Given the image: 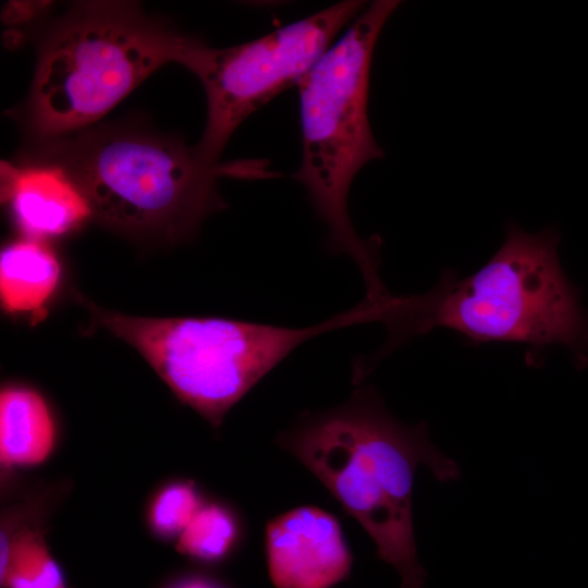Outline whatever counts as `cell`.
<instances>
[{
	"label": "cell",
	"mask_w": 588,
	"mask_h": 588,
	"mask_svg": "<svg viewBox=\"0 0 588 588\" xmlns=\"http://www.w3.org/2000/svg\"><path fill=\"white\" fill-rule=\"evenodd\" d=\"M265 548L274 588H332L351 575L353 555L339 520L317 506L270 519Z\"/></svg>",
	"instance_id": "cell-8"
},
{
	"label": "cell",
	"mask_w": 588,
	"mask_h": 588,
	"mask_svg": "<svg viewBox=\"0 0 588 588\" xmlns=\"http://www.w3.org/2000/svg\"><path fill=\"white\" fill-rule=\"evenodd\" d=\"M186 35L133 1H79L47 30L25 108L34 140L94 125L168 62Z\"/></svg>",
	"instance_id": "cell-4"
},
{
	"label": "cell",
	"mask_w": 588,
	"mask_h": 588,
	"mask_svg": "<svg viewBox=\"0 0 588 588\" xmlns=\"http://www.w3.org/2000/svg\"><path fill=\"white\" fill-rule=\"evenodd\" d=\"M171 588H225L223 585H221L219 581L201 576V575H193L185 577L174 584Z\"/></svg>",
	"instance_id": "cell-16"
},
{
	"label": "cell",
	"mask_w": 588,
	"mask_h": 588,
	"mask_svg": "<svg viewBox=\"0 0 588 588\" xmlns=\"http://www.w3.org/2000/svg\"><path fill=\"white\" fill-rule=\"evenodd\" d=\"M60 265L41 241L26 237L5 246L0 255V298L10 314H28L39 320L53 294Z\"/></svg>",
	"instance_id": "cell-10"
},
{
	"label": "cell",
	"mask_w": 588,
	"mask_h": 588,
	"mask_svg": "<svg viewBox=\"0 0 588 588\" xmlns=\"http://www.w3.org/2000/svg\"><path fill=\"white\" fill-rule=\"evenodd\" d=\"M34 144L23 161L62 168L91 217L131 237L187 240L208 215L226 206L217 188L221 162H204L177 137L110 124Z\"/></svg>",
	"instance_id": "cell-3"
},
{
	"label": "cell",
	"mask_w": 588,
	"mask_h": 588,
	"mask_svg": "<svg viewBox=\"0 0 588 588\" xmlns=\"http://www.w3.org/2000/svg\"><path fill=\"white\" fill-rule=\"evenodd\" d=\"M56 428L40 394L24 387L0 393V460L7 467L42 463L53 450Z\"/></svg>",
	"instance_id": "cell-11"
},
{
	"label": "cell",
	"mask_w": 588,
	"mask_h": 588,
	"mask_svg": "<svg viewBox=\"0 0 588 588\" xmlns=\"http://www.w3.org/2000/svg\"><path fill=\"white\" fill-rule=\"evenodd\" d=\"M51 2L49 1H10L5 3L1 20L7 24H20L40 15Z\"/></svg>",
	"instance_id": "cell-15"
},
{
	"label": "cell",
	"mask_w": 588,
	"mask_h": 588,
	"mask_svg": "<svg viewBox=\"0 0 588 588\" xmlns=\"http://www.w3.org/2000/svg\"><path fill=\"white\" fill-rule=\"evenodd\" d=\"M368 532L377 556L399 573L402 588H424L427 573L415 544L412 495L417 468L441 481L457 464L429 440L425 422L405 425L369 385L342 405L306 412L277 439Z\"/></svg>",
	"instance_id": "cell-2"
},
{
	"label": "cell",
	"mask_w": 588,
	"mask_h": 588,
	"mask_svg": "<svg viewBox=\"0 0 588 588\" xmlns=\"http://www.w3.org/2000/svg\"><path fill=\"white\" fill-rule=\"evenodd\" d=\"M1 197L14 221L29 238L64 234L91 217L88 201L59 166L1 162Z\"/></svg>",
	"instance_id": "cell-9"
},
{
	"label": "cell",
	"mask_w": 588,
	"mask_h": 588,
	"mask_svg": "<svg viewBox=\"0 0 588 588\" xmlns=\"http://www.w3.org/2000/svg\"><path fill=\"white\" fill-rule=\"evenodd\" d=\"M237 535V522L229 509L206 504L179 536L176 550L197 561L217 563L230 554Z\"/></svg>",
	"instance_id": "cell-13"
},
{
	"label": "cell",
	"mask_w": 588,
	"mask_h": 588,
	"mask_svg": "<svg viewBox=\"0 0 588 588\" xmlns=\"http://www.w3.org/2000/svg\"><path fill=\"white\" fill-rule=\"evenodd\" d=\"M76 301L99 327L133 346L172 392L219 427L228 411L296 347L335 329L364 323L358 306L304 328L219 317L148 318Z\"/></svg>",
	"instance_id": "cell-6"
},
{
	"label": "cell",
	"mask_w": 588,
	"mask_h": 588,
	"mask_svg": "<svg viewBox=\"0 0 588 588\" xmlns=\"http://www.w3.org/2000/svg\"><path fill=\"white\" fill-rule=\"evenodd\" d=\"M559 242L553 226L530 233L510 222L502 245L474 273L458 278L446 268L426 293L388 292L373 301L375 322L384 326L387 340L356 362L354 379L360 382L395 350L438 328L476 344H524L530 363L546 347L561 345L577 366L585 367L588 308L560 262Z\"/></svg>",
	"instance_id": "cell-1"
},
{
	"label": "cell",
	"mask_w": 588,
	"mask_h": 588,
	"mask_svg": "<svg viewBox=\"0 0 588 588\" xmlns=\"http://www.w3.org/2000/svg\"><path fill=\"white\" fill-rule=\"evenodd\" d=\"M0 581L4 588H66L42 537L32 529L1 540Z\"/></svg>",
	"instance_id": "cell-12"
},
{
	"label": "cell",
	"mask_w": 588,
	"mask_h": 588,
	"mask_svg": "<svg viewBox=\"0 0 588 588\" xmlns=\"http://www.w3.org/2000/svg\"><path fill=\"white\" fill-rule=\"evenodd\" d=\"M366 7L348 0L328 7L255 40L212 48L188 36L180 64L201 83L207 118L193 146L208 164L219 157L236 127L280 93L297 85L333 44V38Z\"/></svg>",
	"instance_id": "cell-7"
},
{
	"label": "cell",
	"mask_w": 588,
	"mask_h": 588,
	"mask_svg": "<svg viewBox=\"0 0 588 588\" xmlns=\"http://www.w3.org/2000/svg\"><path fill=\"white\" fill-rule=\"evenodd\" d=\"M201 506L200 495L192 482H172L152 499L148 512L149 524L160 537H179Z\"/></svg>",
	"instance_id": "cell-14"
},
{
	"label": "cell",
	"mask_w": 588,
	"mask_h": 588,
	"mask_svg": "<svg viewBox=\"0 0 588 588\" xmlns=\"http://www.w3.org/2000/svg\"><path fill=\"white\" fill-rule=\"evenodd\" d=\"M399 1L366 4L346 33L317 60L297 84L302 161L293 174L328 226V247L359 267L366 293L384 287L379 275V240L362 238L347 210L357 172L381 158L367 114L373 49Z\"/></svg>",
	"instance_id": "cell-5"
}]
</instances>
